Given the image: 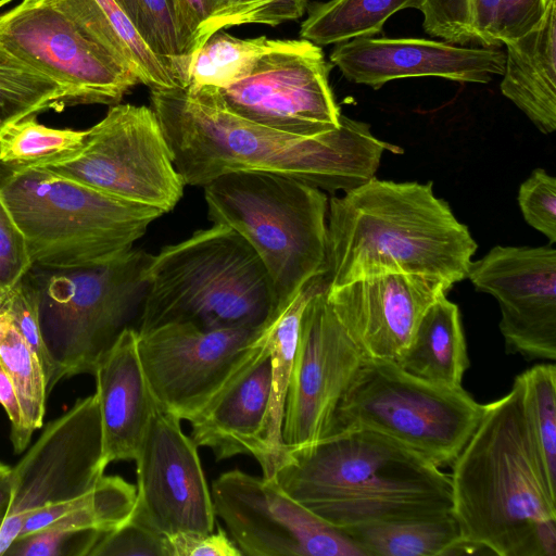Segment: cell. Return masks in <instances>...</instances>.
I'll list each match as a JSON object with an SVG mask.
<instances>
[{
	"label": "cell",
	"mask_w": 556,
	"mask_h": 556,
	"mask_svg": "<svg viewBox=\"0 0 556 556\" xmlns=\"http://www.w3.org/2000/svg\"><path fill=\"white\" fill-rule=\"evenodd\" d=\"M154 111L184 182L203 187L236 172L288 176L336 194L375 177L384 152L368 124L342 115L315 136L268 128L227 110L205 87L151 89Z\"/></svg>",
	"instance_id": "1"
},
{
	"label": "cell",
	"mask_w": 556,
	"mask_h": 556,
	"mask_svg": "<svg viewBox=\"0 0 556 556\" xmlns=\"http://www.w3.org/2000/svg\"><path fill=\"white\" fill-rule=\"evenodd\" d=\"M476 250L468 227L434 194L432 182L375 176L328 201V288L383 273L427 276L453 287L466 279Z\"/></svg>",
	"instance_id": "2"
},
{
	"label": "cell",
	"mask_w": 556,
	"mask_h": 556,
	"mask_svg": "<svg viewBox=\"0 0 556 556\" xmlns=\"http://www.w3.org/2000/svg\"><path fill=\"white\" fill-rule=\"evenodd\" d=\"M273 479L342 532L452 513L450 475L395 440L363 428L289 452Z\"/></svg>",
	"instance_id": "3"
},
{
	"label": "cell",
	"mask_w": 556,
	"mask_h": 556,
	"mask_svg": "<svg viewBox=\"0 0 556 556\" xmlns=\"http://www.w3.org/2000/svg\"><path fill=\"white\" fill-rule=\"evenodd\" d=\"M451 466L452 515L463 540L498 556H538L534 529L556 518V485L534 442L519 375L508 393L483 404Z\"/></svg>",
	"instance_id": "4"
},
{
	"label": "cell",
	"mask_w": 556,
	"mask_h": 556,
	"mask_svg": "<svg viewBox=\"0 0 556 556\" xmlns=\"http://www.w3.org/2000/svg\"><path fill=\"white\" fill-rule=\"evenodd\" d=\"M275 311L256 252L228 226L213 224L152 255L137 331L168 323L204 330L254 329Z\"/></svg>",
	"instance_id": "5"
},
{
	"label": "cell",
	"mask_w": 556,
	"mask_h": 556,
	"mask_svg": "<svg viewBox=\"0 0 556 556\" xmlns=\"http://www.w3.org/2000/svg\"><path fill=\"white\" fill-rule=\"evenodd\" d=\"M0 195L25 239L33 266L45 269L113 262L131 251L164 214L48 168L3 172Z\"/></svg>",
	"instance_id": "6"
},
{
	"label": "cell",
	"mask_w": 556,
	"mask_h": 556,
	"mask_svg": "<svg viewBox=\"0 0 556 556\" xmlns=\"http://www.w3.org/2000/svg\"><path fill=\"white\" fill-rule=\"evenodd\" d=\"M204 188L207 217L238 232L268 275L276 309L307 281L326 275L328 197L288 176L236 172Z\"/></svg>",
	"instance_id": "7"
},
{
	"label": "cell",
	"mask_w": 556,
	"mask_h": 556,
	"mask_svg": "<svg viewBox=\"0 0 556 556\" xmlns=\"http://www.w3.org/2000/svg\"><path fill=\"white\" fill-rule=\"evenodd\" d=\"M152 254L132 249L97 266L28 271L40 294L39 319L58 378L93 375L105 353L138 316Z\"/></svg>",
	"instance_id": "8"
},
{
	"label": "cell",
	"mask_w": 556,
	"mask_h": 556,
	"mask_svg": "<svg viewBox=\"0 0 556 556\" xmlns=\"http://www.w3.org/2000/svg\"><path fill=\"white\" fill-rule=\"evenodd\" d=\"M482 412L463 386L433 383L394 362L365 358L337 407L331 434L372 430L442 468L458 456Z\"/></svg>",
	"instance_id": "9"
},
{
	"label": "cell",
	"mask_w": 556,
	"mask_h": 556,
	"mask_svg": "<svg viewBox=\"0 0 556 556\" xmlns=\"http://www.w3.org/2000/svg\"><path fill=\"white\" fill-rule=\"evenodd\" d=\"M105 468L93 393L48 422L12 467L11 498L0 517V555L17 538L43 530L85 505Z\"/></svg>",
	"instance_id": "10"
},
{
	"label": "cell",
	"mask_w": 556,
	"mask_h": 556,
	"mask_svg": "<svg viewBox=\"0 0 556 556\" xmlns=\"http://www.w3.org/2000/svg\"><path fill=\"white\" fill-rule=\"evenodd\" d=\"M0 46L54 80L67 106L115 105L140 84L55 0H22L1 13Z\"/></svg>",
	"instance_id": "11"
},
{
	"label": "cell",
	"mask_w": 556,
	"mask_h": 556,
	"mask_svg": "<svg viewBox=\"0 0 556 556\" xmlns=\"http://www.w3.org/2000/svg\"><path fill=\"white\" fill-rule=\"evenodd\" d=\"M48 169L164 214L176 206L186 186L154 111L144 105H112L86 129L81 152Z\"/></svg>",
	"instance_id": "12"
},
{
	"label": "cell",
	"mask_w": 556,
	"mask_h": 556,
	"mask_svg": "<svg viewBox=\"0 0 556 556\" xmlns=\"http://www.w3.org/2000/svg\"><path fill=\"white\" fill-rule=\"evenodd\" d=\"M263 327L204 330L168 323L138 332V355L155 403L191 421L247 363Z\"/></svg>",
	"instance_id": "13"
},
{
	"label": "cell",
	"mask_w": 556,
	"mask_h": 556,
	"mask_svg": "<svg viewBox=\"0 0 556 556\" xmlns=\"http://www.w3.org/2000/svg\"><path fill=\"white\" fill-rule=\"evenodd\" d=\"M330 67L319 46L302 38L285 40L262 55L241 79L205 88L244 119L288 134L315 136L341 122L328 79Z\"/></svg>",
	"instance_id": "14"
},
{
	"label": "cell",
	"mask_w": 556,
	"mask_h": 556,
	"mask_svg": "<svg viewBox=\"0 0 556 556\" xmlns=\"http://www.w3.org/2000/svg\"><path fill=\"white\" fill-rule=\"evenodd\" d=\"M214 513L242 555L365 556L345 533L290 497L274 479L240 469L212 484Z\"/></svg>",
	"instance_id": "15"
},
{
	"label": "cell",
	"mask_w": 556,
	"mask_h": 556,
	"mask_svg": "<svg viewBox=\"0 0 556 556\" xmlns=\"http://www.w3.org/2000/svg\"><path fill=\"white\" fill-rule=\"evenodd\" d=\"M307 303L288 388L282 440L288 454L331 434L337 407L365 357L326 299Z\"/></svg>",
	"instance_id": "16"
},
{
	"label": "cell",
	"mask_w": 556,
	"mask_h": 556,
	"mask_svg": "<svg viewBox=\"0 0 556 556\" xmlns=\"http://www.w3.org/2000/svg\"><path fill=\"white\" fill-rule=\"evenodd\" d=\"M180 419L154 401L135 458L137 502L132 516L157 533H207L215 530L211 490L198 446Z\"/></svg>",
	"instance_id": "17"
},
{
	"label": "cell",
	"mask_w": 556,
	"mask_h": 556,
	"mask_svg": "<svg viewBox=\"0 0 556 556\" xmlns=\"http://www.w3.org/2000/svg\"><path fill=\"white\" fill-rule=\"evenodd\" d=\"M500 305V330L511 353L556 359V250L493 247L471 261L467 277Z\"/></svg>",
	"instance_id": "18"
},
{
	"label": "cell",
	"mask_w": 556,
	"mask_h": 556,
	"mask_svg": "<svg viewBox=\"0 0 556 556\" xmlns=\"http://www.w3.org/2000/svg\"><path fill=\"white\" fill-rule=\"evenodd\" d=\"M451 288L427 276L383 273L327 287L326 299L365 358L395 363L426 309Z\"/></svg>",
	"instance_id": "19"
},
{
	"label": "cell",
	"mask_w": 556,
	"mask_h": 556,
	"mask_svg": "<svg viewBox=\"0 0 556 556\" xmlns=\"http://www.w3.org/2000/svg\"><path fill=\"white\" fill-rule=\"evenodd\" d=\"M501 48L464 47L422 38L361 37L334 46L330 62L354 84L379 89L395 79L435 76L491 81L504 71Z\"/></svg>",
	"instance_id": "20"
},
{
	"label": "cell",
	"mask_w": 556,
	"mask_h": 556,
	"mask_svg": "<svg viewBox=\"0 0 556 556\" xmlns=\"http://www.w3.org/2000/svg\"><path fill=\"white\" fill-rule=\"evenodd\" d=\"M270 383V358L263 327L247 363L206 408L189 421L190 438L195 445L210 448L216 460L251 455L258 462L265 476L268 455L264 430Z\"/></svg>",
	"instance_id": "21"
},
{
	"label": "cell",
	"mask_w": 556,
	"mask_h": 556,
	"mask_svg": "<svg viewBox=\"0 0 556 556\" xmlns=\"http://www.w3.org/2000/svg\"><path fill=\"white\" fill-rule=\"evenodd\" d=\"M137 340V329L126 328L93 372L105 466L135 460L152 415L154 399L140 364Z\"/></svg>",
	"instance_id": "22"
},
{
	"label": "cell",
	"mask_w": 556,
	"mask_h": 556,
	"mask_svg": "<svg viewBox=\"0 0 556 556\" xmlns=\"http://www.w3.org/2000/svg\"><path fill=\"white\" fill-rule=\"evenodd\" d=\"M506 47L501 91L544 135L556 130V0L539 25Z\"/></svg>",
	"instance_id": "23"
},
{
	"label": "cell",
	"mask_w": 556,
	"mask_h": 556,
	"mask_svg": "<svg viewBox=\"0 0 556 556\" xmlns=\"http://www.w3.org/2000/svg\"><path fill=\"white\" fill-rule=\"evenodd\" d=\"M326 285L325 275L314 277L282 303L264 326L271 371L270 397L264 430L268 469L263 477L267 479H273L289 458L282 440V420L301 320L307 303Z\"/></svg>",
	"instance_id": "24"
},
{
	"label": "cell",
	"mask_w": 556,
	"mask_h": 556,
	"mask_svg": "<svg viewBox=\"0 0 556 556\" xmlns=\"http://www.w3.org/2000/svg\"><path fill=\"white\" fill-rule=\"evenodd\" d=\"M427 381L462 387L470 362L458 306L440 295L421 316L409 345L395 362Z\"/></svg>",
	"instance_id": "25"
},
{
	"label": "cell",
	"mask_w": 556,
	"mask_h": 556,
	"mask_svg": "<svg viewBox=\"0 0 556 556\" xmlns=\"http://www.w3.org/2000/svg\"><path fill=\"white\" fill-rule=\"evenodd\" d=\"M150 89L177 87L114 0H55Z\"/></svg>",
	"instance_id": "26"
},
{
	"label": "cell",
	"mask_w": 556,
	"mask_h": 556,
	"mask_svg": "<svg viewBox=\"0 0 556 556\" xmlns=\"http://www.w3.org/2000/svg\"><path fill=\"white\" fill-rule=\"evenodd\" d=\"M365 556H446L470 554L452 513L430 518L366 525L343 531Z\"/></svg>",
	"instance_id": "27"
},
{
	"label": "cell",
	"mask_w": 556,
	"mask_h": 556,
	"mask_svg": "<svg viewBox=\"0 0 556 556\" xmlns=\"http://www.w3.org/2000/svg\"><path fill=\"white\" fill-rule=\"evenodd\" d=\"M421 0H330L307 7L300 36L317 46L374 37L397 11L419 10Z\"/></svg>",
	"instance_id": "28"
},
{
	"label": "cell",
	"mask_w": 556,
	"mask_h": 556,
	"mask_svg": "<svg viewBox=\"0 0 556 556\" xmlns=\"http://www.w3.org/2000/svg\"><path fill=\"white\" fill-rule=\"evenodd\" d=\"M175 85L185 88L194 48L176 0H114Z\"/></svg>",
	"instance_id": "29"
},
{
	"label": "cell",
	"mask_w": 556,
	"mask_h": 556,
	"mask_svg": "<svg viewBox=\"0 0 556 556\" xmlns=\"http://www.w3.org/2000/svg\"><path fill=\"white\" fill-rule=\"evenodd\" d=\"M85 140L86 130L52 128L28 116L0 129V167L3 172L50 168L75 159Z\"/></svg>",
	"instance_id": "30"
},
{
	"label": "cell",
	"mask_w": 556,
	"mask_h": 556,
	"mask_svg": "<svg viewBox=\"0 0 556 556\" xmlns=\"http://www.w3.org/2000/svg\"><path fill=\"white\" fill-rule=\"evenodd\" d=\"M285 40L236 38L223 29L214 33L195 52L189 73L191 87L222 88L244 77L264 54Z\"/></svg>",
	"instance_id": "31"
},
{
	"label": "cell",
	"mask_w": 556,
	"mask_h": 556,
	"mask_svg": "<svg viewBox=\"0 0 556 556\" xmlns=\"http://www.w3.org/2000/svg\"><path fill=\"white\" fill-rule=\"evenodd\" d=\"M66 106L65 92L54 80L0 46V129Z\"/></svg>",
	"instance_id": "32"
},
{
	"label": "cell",
	"mask_w": 556,
	"mask_h": 556,
	"mask_svg": "<svg viewBox=\"0 0 556 556\" xmlns=\"http://www.w3.org/2000/svg\"><path fill=\"white\" fill-rule=\"evenodd\" d=\"M498 0H421L425 31L443 41L482 48H501L494 37Z\"/></svg>",
	"instance_id": "33"
},
{
	"label": "cell",
	"mask_w": 556,
	"mask_h": 556,
	"mask_svg": "<svg viewBox=\"0 0 556 556\" xmlns=\"http://www.w3.org/2000/svg\"><path fill=\"white\" fill-rule=\"evenodd\" d=\"M529 426L549 482L556 485V367L541 364L519 374Z\"/></svg>",
	"instance_id": "34"
},
{
	"label": "cell",
	"mask_w": 556,
	"mask_h": 556,
	"mask_svg": "<svg viewBox=\"0 0 556 556\" xmlns=\"http://www.w3.org/2000/svg\"><path fill=\"white\" fill-rule=\"evenodd\" d=\"M0 361L8 371L29 434L43 426L47 388L42 367L13 325L0 341Z\"/></svg>",
	"instance_id": "35"
},
{
	"label": "cell",
	"mask_w": 556,
	"mask_h": 556,
	"mask_svg": "<svg viewBox=\"0 0 556 556\" xmlns=\"http://www.w3.org/2000/svg\"><path fill=\"white\" fill-rule=\"evenodd\" d=\"M176 2L195 52L217 30L243 24H262L263 9L250 0Z\"/></svg>",
	"instance_id": "36"
},
{
	"label": "cell",
	"mask_w": 556,
	"mask_h": 556,
	"mask_svg": "<svg viewBox=\"0 0 556 556\" xmlns=\"http://www.w3.org/2000/svg\"><path fill=\"white\" fill-rule=\"evenodd\" d=\"M39 302L38 287L27 273L9 290L3 313L10 317L12 325L40 363L49 393L60 380L42 339Z\"/></svg>",
	"instance_id": "37"
},
{
	"label": "cell",
	"mask_w": 556,
	"mask_h": 556,
	"mask_svg": "<svg viewBox=\"0 0 556 556\" xmlns=\"http://www.w3.org/2000/svg\"><path fill=\"white\" fill-rule=\"evenodd\" d=\"M89 556H170L167 538L132 515L110 531H94Z\"/></svg>",
	"instance_id": "38"
},
{
	"label": "cell",
	"mask_w": 556,
	"mask_h": 556,
	"mask_svg": "<svg viewBox=\"0 0 556 556\" xmlns=\"http://www.w3.org/2000/svg\"><path fill=\"white\" fill-rule=\"evenodd\" d=\"M518 204L528 225L556 242V178L535 168L520 185Z\"/></svg>",
	"instance_id": "39"
},
{
	"label": "cell",
	"mask_w": 556,
	"mask_h": 556,
	"mask_svg": "<svg viewBox=\"0 0 556 556\" xmlns=\"http://www.w3.org/2000/svg\"><path fill=\"white\" fill-rule=\"evenodd\" d=\"M31 267L25 239L0 195V283L13 287Z\"/></svg>",
	"instance_id": "40"
},
{
	"label": "cell",
	"mask_w": 556,
	"mask_h": 556,
	"mask_svg": "<svg viewBox=\"0 0 556 556\" xmlns=\"http://www.w3.org/2000/svg\"><path fill=\"white\" fill-rule=\"evenodd\" d=\"M548 0H498L494 37L505 42L519 38L534 29L542 21Z\"/></svg>",
	"instance_id": "41"
},
{
	"label": "cell",
	"mask_w": 556,
	"mask_h": 556,
	"mask_svg": "<svg viewBox=\"0 0 556 556\" xmlns=\"http://www.w3.org/2000/svg\"><path fill=\"white\" fill-rule=\"evenodd\" d=\"M166 538L170 556H242L220 527L207 533H176Z\"/></svg>",
	"instance_id": "42"
},
{
	"label": "cell",
	"mask_w": 556,
	"mask_h": 556,
	"mask_svg": "<svg viewBox=\"0 0 556 556\" xmlns=\"http://www.w3.org/2000/svg\"><path fill=\"white\" fill-rule=\"evenodd\" d=\"M0 404L10 420V440L14 453L24 452L31 439L28 433L13 382L0 361Z\"/></svg>",
	"instance_id": "43"
},
{
	"label": "cell",
	"mask_w": 556,
	"mask_h": 556,
	"mask_svg": "<svg viewBox=\"0 0 556 556\" xmlns=\"http://www.w3.org/2000/svg\"><path fill=\"white\" fill-rule=\"evenodd\" d=\"M263 9L262 24L277 26L303 16L309 0H250Z\"/></svg>",
	"instance_id": "44"
},
{
	"label": "cell",
	"mask_w": 556,
	"mask_h": 556,
	"mask_svg": "<svg viewBox=\"0 0 556 556\" xmlns=\"http://www.w3.org/2000/svg\"><path fill=\"white\" fill-rule=\"evenodd\" d=\"M538 556H556V518L541 520L534 529Z\"/></svg>",
	"instance_id": "45"
},
{
	"label": "cell",
	"mask_w": 556,
	"mask_h": 556,
	"mask_svg": "<svg viewBox=\"0 0 556 556\" xmlns=\"http://www.w3.org/2000/svg\"><path fill=\"white\" fill-rule=\"evenodd\" d=\"M12 491V467L0 462V517L8 508Z\"/></svg>",
	"instance_id": "46"
},
{
	"label": "cell",
	"mask_w": 556,
	"mask_h": 556,
	"mask_svg": "<svg viewBox=\"0 0 556 556\" xmlns=\"http://www.w3.org/2000/svg\"><path fill=\"white\" fill-rule=\"evenodd\" d=\"M11 325L10 317L5 313L0 314V341Z\"/></svg>",
	"instance_id": "47"
},
{
	"label": "cell",
	"mask_w": 556,
	"mask_h": 556,
	"mask_svg": "<svg viewBox=\"0 0 556 556\" xmlns=\"http://www.w3.org/2000/svg\"><path fill=\"white\" fill-rule=\"evenodd\" d=\"M10 289L11 288L5 287L0 283V314H2L4 312V305H5V301H7L8 293H9Z\"/></svg>",
	"instance_id": "48"
},
{
	"label": "cell",
	"mask_w": 556,
	"mask_h": 556,
	"mask_svg": "<svg viewBox=\"0 0 556 556\" xmlns=\"http://www.w3.org/2000/svg\"><path fill=\"white\" fill-rule=\"evenodd\" d=\"M15 0H0V10Z\"/></svg>",
	"instance_id": "49"
}]
</instances>
